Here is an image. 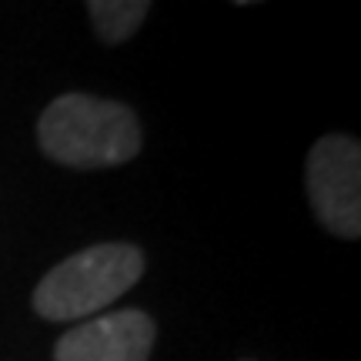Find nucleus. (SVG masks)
Masks as SVG:
<instances>
[{
    "label": "nucleus",
    "instance_id": "1",
    "mask_svg": "<svg viewBox=\"0 0 361 361\" xmlns=\"http://www.w3.org/2000/svg\"><path fill=\"white\" fill-rule=\"evenodd\" d=\"M40 151L78 171L117 168L141 154V124L128 104L94 94H61L37 121Z\"/></svg>",
    "mask_w": 361,
    "mask_h": 361
},
{
    "label": "nucleus",
    "instance_id": "2",
    "mask_svg": "<svg viewBox=\"0 0 361 361\" xmlns=\"http://www.w3.org/2000/svg\"><path fill=\"white\" fill-rule=\"evenodd\" d=\"M144 274V255L134 245H90L61 261L34 288V311L44 322H84L128 295Z\"/></svg>",
    "mask_w": 361,
    "mask_h": 361
},
{
    "label": "nucleus",
    "instance_id": "3",
    "mask_svg": "<svg viewBox=\"0 0 361 361\" xmlns=\"http://www.w3.org/2000/svg\"><path fill=\"white\" fill-rule=\"evenodd\" d=\"M305 184L314 218L338 238L361 234V144L348 134H324L311 144Z\"/></svg>",
    "mask_w": 361,
    "mask_h": 361
},
{
    "label": "nucleus",
    "instance_id": "4",
    "mask_svg": "<svg viewBox=\"0 0 361 361\" xmlns=\"http://www.w3.org/2000/svg\"><path fill=\"white\" fill-rule=\"evenodd\" d=\"M157 328L144 311H107L61 335L54 361H147Z\"/></svg>",
    "mask_w": 361,
    "mask_h": 361
},
{
    "label": "nucleus",
    "instance_id": "5",
    "mask_svg": "<svg viewBox=\"0 0 361 361\" xmlns=\"http://www.w3.org/2000/svg\"><path fill=\"white\" fill-rule=\"evenodd\" d=\"M154 0H87L94 34L104 44H124L137 34Z\"/></svg>",
    "mask_w": 361,
    "mask_h": 361
},
{
    "label": "nucleus",
    "instance_id": "6",
    "mask_svg": "<svg viewBox=\"0 0 361 361\" xmlns=\"http://www.w3.org/2000/svg\"><path fill=\"white\" fill-rule=\"evenodd\" d=\"M231 4H258V0H231Z\"/></svg>",
    "mask_w": 361,
    "mask_h": 361
}]
</instances>
